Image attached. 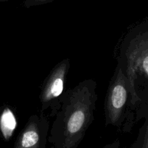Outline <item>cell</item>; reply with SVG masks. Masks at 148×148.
<instances>
[{
	"label": "cell",
	"mask_w": 148,
	"mask_h": 148,
	"mask_svg": "<svg viewBox=\"0 0 148 148\" xmlns=\"http://www.w3.org/2000/svg\"><path fill=\"white\" fill-rule=\"evenodd\" d=\"M93 79L65 90L48 135L49 148H78L93 123L98 96Z\"/></svg>",
	"instance_id": "cell-1"
},
{
	"label": "cell",
	"mask_w": 148,
	"mask_h": 148,
	"mask_svg": "<svg viewBox=\"0 0 148 148\" xmlns=\"http://www.w3.org/2000/svg\"><path fill=\"white\" fill-rule=\"evenodd\" d=\"M117 64L127 79L137 122L148 113V22L128 31L120 43Z\"/></svg>",
	"instance_id": "cell-2"
},
{
	"label": "cell",
	"mask_w": 148,
	"mask_h": 148,
	"mask_svg": "<svg viewBox=\"0 0 148 148\" xmlns=\"http://www.w3.org/2000/svg\"><path fill=\"white\" fill-rule=\"evenodd\" d=\"M104 125L112 126L123 133H129L136 123L135 108L127 79L116 65L105 95Z\"/></svg>",
	"instance_id": "cell-3"
},
{
	"label": "cell",
	"mask_w": 148,
	"mask_h": 148,
	"mask_svg": "<svg viewBox=\"0 0 148 148\" xmlns=\"http://www.w3.org/2000/svg\"><path fill=\"white\" fill-rule=\"evenodd\" d=\"M70 67L71 60L65 58L54 66L44 81L39 95L40 112L49 111V116L54 117L59 109Z\"/></svg>",
	"instance_id": "cell-4"
},
{
	"label": "cell",
	"mask_w": 148,
	"mask_h": 148,
	"mask_svg": "<svg viewBox=\"0 0 148 148\" xmlns=\"http://www.w3.org/2000/svg\"><path fill=\"white\" fill-rule=\"evenodd\" d=\"M50 124L44 113L32 114L15 142L13 148H46Z\"/></svg>",
	"instance_id": "cell-5"
},
{
	"label": "cell",
	"mask_w": 148,
	"mask_h": 148,
	"mask_svg": "<svg viewBox=\"0 0 148 148\" xmlns=\"http://www.w3.org/2000/svg\"><path fill=\"white\" fill-rule=\"evenodd\" d=\"M17 127V120L11 109L5 108L0 115V132L2 137L9 141Z\"/></svg>",
	"instance_id": "cell-6"
},
{
	"label": "cell",
	"mask_w": 148,
	"mask_h": 148,
	"mask_svg": "<svg viewBox=\"0 0 148 148\" xmlns=\"http://www.w3.org/2000/svg\"><path fill=\"white\" fill-rule=\"evenodd\" d=\"M129 148H148V113L145 116V121L139 130L137 138Z\"/></svg>",
	"instance_id": "cell-7"
},
{
	"label": "cell",
	"mask_w": 148,
	"mask_h": 148,
	"mask_svg": "<svg viewBox=\"0 0 148 148\" xmlns=\"http://www.w3.org/2000/svg\"><path fill=\"white\" fill-rule=\"evenodd\" d=\"M55 1H57V0H25L23 2V6L26 8H30V7H36V6L47 4Z\"/></svg>",
	"instance_id": "cell-8"
},
{
	"label": "cell",
	"mask_w": 148,
	"mask_h": 148,
	"mask_svg": "<svg viewBox=\"0 0 148 148\" xmlns=\"http://www.w3.org/2000/svg\"><path fill=\"white\" fill-rule=\"evenodd\" d=\"M120 140H119L118 139H117V140H114V141L112 142V143L105 145L103 146L102 148H120Z\"/></svg>",
	"instance_id": "cell-9"
},
{
	"label": "cell",
	"mask_w": 148,
	"mask_h": 148,
	"mask_svg": "<svg viewBox=\"0 0 148 148\" xmlns=\"http://www.w3.org/2000/svg\"><path fill=\"white\" fill-rule=\"evenodd\" d=\"M7 1V0H0V1Z\"/></svg>",
	"instance_id": "cell-10"
}]
</instances>
